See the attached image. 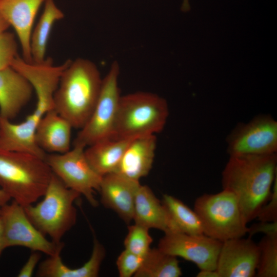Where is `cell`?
<instances>
[{"instance_id": "4dcf8cb0", "label": "cell", "mask_w": 277, "mask_h": 277, "mask_svg": "<svg viewBox=\"0 0 277 277\" xmlns=\"http://www.w3.org/2000/svg\"><path fill=\"white\" fill-rule=\"evenodd\" d=\"M259 232H263L265 235L277 234V222H260L248 227L247 233H249V237L251 238L253 234Z\"/></svg>"}, {"instance_id": "2e32d148", "label": "cell", "mask_w": 277, "mask_h": 277, "mask_svg": "<svg viewBox=\"0 0 277 277\" xmlns=\"http://www.w3.org/2000/svg\"><path fill=\"white\" fill-rule=\"evenodd\" d=\"M156 147L155 134L133 139L126 148L115 172L131 180L139 182L150 171Z\"/></svg>"}, {"instance_id": "4fadbf2b", "label": "cell", "mask_w": 277, "mask_h": 277, "mask_svg": "<svg viewBox=\"0 0 277 277\" xmlns=\"http://www.w3.org/2000/svg\"><path fill=\"white\" fill-rule=\"evenodd\" d=\"M46 0H0V14L14 29L18 38L22 58L32 63L30 39L34 19Z\"/></svg>"}, {"instance_id": "9a60e30c", "label": "cell", "mask_w": 277, "mask_h": 277, "mask_svg": "<svg viewBox=\"0 0 277 277\" xmlns=\"http://www.w3.org/2000/svg\"><path fill=\"white\" fill-rule=\"evenodd\" d=\"M33 88L12 67L0 70V117L11 120L32 97Z\"/></svg>"}, {"instance_id": "ba28073f", "label": "cell", "mask_w": 277, "mask_h": 277, "mask_svg": "<svg viewBox=\"0 0 277 277\" xmlns=\"http://www.w3.org/2000/svg\"><path fill=\"white\" fill-rule=\"evenodd\" d=\"M85 147L73 145L63 153L47 154L45 160L52 172L64 185L83 195L93 207L98 205L94 193L99 190L102 176L88 162Z\"/></svg>"}, {"instance_id": "5b68a950", "label": "cell", "mask_w": 277, "mask_h": 277, "mask_svg": "<svg viewBox=\"0 0 277 277\" xmlns=\"http://www.w3.org/2000/svg\"><path fill=\"white\" fill-rule=\"evenodd\" d=\"M80 195L67 187L53 173L43 199L35 205L31 204L24 208L36 228L59 243L76 223L77 211L74 202Z\"/></svg>"}, {"instance_id": "7402d4cb", "label": "cell", "mask_w": 277, "mask_h": 277, "mask_svg": "<svg viewBox=\"0 0 277 277\" xmlns=\"http://www.w3.org/2000/svg\"><path fill=\"white\" fill-rule=\"evenodd\" d=\"M35 132L22 124H14L0 117V150L31 154L45 159L47 153L37 145Z\"/></svg>"}, {"instance_id": "f1b7e54d", "label": "cell", "mask_w": 277, "mask_h": 277, "mask_svg": "<svg viewBox=\"0 0 277 277\" xmlns=\"http://www.w3.org/2000/svg\"><path fill=\"white\" fill-rule=\"evenodd\" d=\"M256 219L263 222H277V176L273 184L271 196L261 208Z\"/></svg>"}, {"instance_id": "277c9868", "label": "cell", "mask_w": 277, "mask_h": 277, "mask_svg": "<svg viewBox=\"0 0 277 277\" xmlns=\"http://www.w3.org/2000/svg\"><path fill=\"white\" fill-rule=\"evenodd\" d=\"M169 115L167 101L151 92L121 96L111 137L133 139L162 131Z\"/></svg>"}, {"instance_id": "30bf717a", "label": "cell", "mask_w": 277, "mask_h": 277, "mask_svg": "<svg viewBox=\"0 0 277 277\" xmlns=\"http://www.w3.org/2000/svg\"><path fill=\"white\" fill-rule=\"evenodd\" d=\"M230 156L276 153L277 122L269 114H259L240 123L226 137Z\"/></svg>"}, {"instance_id": "9c48e42d", "label": "cell", "mask_w": 277, "mask_h": 277, "mask_svg": "<svg viewBox=\"0 0 277 277\" xmlns=\"http://www.w3.org/2000/svg\"><path fill=\"white\" fill-rule=\"evenodd\" d=\"M3 228V248L21 246L48 256L61 253L64 247L47 240L29 220L24 208L14 201L8 203L0 212Z\"/></svg>"}, {"instance_id": "e575fe53", "label": "cell", "mask_w": 277, "mask_h": 277, "mask_svg": "<svg viewBox=\"0 0 277 277\" xmlns=\"http://www.w3.org/2000/svg\"><path fill=\"white\" fill-rule=\"evenodd\" d=\"M3 223L1 217L0 216V256L4 250L3 248Z\"/></svg>"}, {"instance_id": "8992f818", "label": "cell", "mask_w": 277, "mask_h": 277, "mask_svg": "<svg viewBox=\"0 0 277 277\" xmlns=\"http://www.w3.org/2000/svg\"><path fill=\"white\" fill-rule=\"evenodd\" d=\"M193 210L201 220L204 234L209 237L223 242L244 237L248 232L237 200L229 191L200 196Z\"/></svg>"}, {"instance_id": "7a4b0ae2", "label": "cell", "mask_w": 277, "mask_h": 277, "mask_svg": "<svg viewBox=\"0 0 277 277\" xmlns=\"http://www.w3.org/2000/svg\"><path fill=\"white\" fill-rule=\"evenodd\" d=\"M97 66L89 60L70 61L54 94V109L73 128L81 129L89 118L102 83Z\"/></svg>"}, {"instance_id": "836d02e7", "label": "cell", "mask_w": 277, "mask_h": 277, "mask_svg": "<svg viewBox=\"0 0 277 277\" xmlns=\"http://www.w3.org/2000/svg\"><path fill=\"white\" fill-rule=\"evenodd\" d=\"M9 27V24L0 14V32L6 31Z\"/></svg>"}, {"instance_id": "4316f807", "label": "cell", "mask_w": 277, "mask_h": 277, "mask_svg": "<svg viewBox=\"0 0 277 277\" xmlns=\"http://www.w3.org/2000/svg\"><path fill=\"white\" fill-rule=\"evenodd\" d=\"M15 36L6 31L0 32V70L10 67L17 56Z\"/></svg>"}, {"instance_id": "5bb4252c", "label": "cell", "mask_w": 277, "mask_h": 277, "mask_svg": "<svg viewBox=\"0 0 277 277\" xmlns=\"http://www.w3.org/2000/svg\"><path fill=\"white\" fill-rule=\"evenodd\" d=\"M140 184L115 172L106 174L102 176L98 190L101 202L128 224L133 220L135 194Z\"/></svg>"}, {"instance_id": "7c38bea8", "label": "cell", "mask_w": 277, "mask_h": 277, "mask_svg": "<svg viewBox=\"0 0 277 277\" xmlns=\"http://www.w3.org/2000/svg\"><path fill=\"white\" fill-rule=\"evenodd\" d=\"M259 257L257 244L250 237L222 242L216 270L220 277L255 276Z\"/></svg>"}, {"instance_id": "44dd1931", "label": "cell", "mask_w": 277, "mask_h": 277, "mask_svg": "<svg viewBox=\"0 0 277 277\" xmlns=\"http://www.w3.org/2000/svg\"><path fill=\"white\" fill-rule=\"evenodd\" d=\"M161 202L167 217V232H174L190 235L204 234L199 216L194 210L182 201L165 194L163 195Z\"/></svg>"}, {"instance_id": "d590c367", "label": "cell", "mask_w": 277, "mask_h": 277, "mask_svg": "<svg viewBox=\"0 0 277 277\" xmlns=\"http://www.w3.org/2000/svg\"><path fill=\"white\" fill-rule=\"evenodd\" d=\"M189 0H183L181 6V10L183 11L186 12L190 10Z\"/></svg>"}, {"instance_id": "83f0119b", "label": "cell", "mask_w": 277, "mask_h": 277, "mask_svg": "<svg viewBox=\"0 0 277 277\" xmlns=\"http://www.w3.org/2000/svg\"><path fill=\"white\" fill-rule=\"evenodd\" d=\"M145 256L135 254L125 249L116 262L120 277H130L134 275L141 266Z\"/></svg>"}, {"instance_id": "d6a6232c", "label": "cell", "mask_w": 277, "mask_h": 277, "mask_svg": "<svg viewBox=\"0 0 277 277\" xmlns=\"http://www.w3.org/2000/svg\"><path fill=\"white\" fill-rule=\"evenodd\" d=\"M11 199L10 197L1 188L0 189V212L2 207L9 203Z\"/></svg>"}, {"instance_id": "d6986e66", "label": "cell", "mask_w": 277, "mask_h": 277, "mask_svg": "<svg viewBox=\"0 0 277 277\" xmlns=\"http://www.w3.org/2000/svg\"><path fill=\"white\" fill-rule=\"evenodd\" d=\"M133 139L110 136L101 140L85 149L86 158L101 176L115 172L126 148Z\"/></svg>"}, {"instance_id": "f546056e", "label": "cell", "mask_w": 277, "mask_h": 277, "mask_svg": "<svg viewBox=\"0 0 277 277\" xmlns=\"http://www.w3.org/2000/svg\"><path fill=\"white\" fill-rule=\"evenodd\" d=\"M41 258V254L39 251H33L29 256L26 263L19 270L17 276L18 277H30L32 276L33 272Z\"/></svg>"}, {"instance_id": "ac0fdd59", "label": "cell", "mask_w": 277, "mask_h": 277, "mask_svg": "<svg viewBox=\"0 0 277 277\" xmlns=\"http://www.w3.org/2000/svg\"><path fill=\"white\" fill-rule=\"evenodd\" d=\"M61 253L48 256L38 265L36 276L39 277H96L98 275L106 251L96 239H94L89 260L81 267L72 269L64 264Z\"/></svg>"}, {"instance_id": "8fae6325", "label": "cell", "mask_w": 277, "mask_h": 277, "mask_svg": "<svg viewBox=\"0 0 277 277\" xmlns=\"http://www.w3.org/2000/svg\"><path fill=\"white\" fill-rule=\"evenodd\" d=\"M222 245V242L204 234L168 232L160 240L157 248L194 263L200 270H216Z\"/></svg>"}, {"instance_id": "1f68e13d", "label": "cell", "mask_w": 277, "mask_h": 277, "mask_svg": "<svg viewBox=\"0 0 277 277\" xmlns=\"http://www.w3.org/2000/svg\"><path fill=\"white\" fill-rule=\"evenodd\" d=\"M197 277H220L216 270H200L196 275Z\"/></svg>"}, {"instance_id": "603a6c76", "label": "cell", "mask_w": 277, "mask_h": 277, "mask_svg": "<svg viewBox=\"0 0 277 277\" xmlns=\"http://www.w3.org/2000/svg\"><path fill=\"white\" fill-rule=\"evenodd\" d=\"M43 13L32 31L30 50L32 62L39 63L45 60V53L50 34L54 23L63 19L64 14L54 0H46Z\"/></svg>"}, {"instance_id": "3957f363", "label": "cell", "mask_w": 277, "mask_h": 277, "mask_svg": "<svg viewBox=\"0 0 277 277\" xmlns=\"http://www.w3.org/2000/svg\"><path fill=\"white\" fill-rule=\"evenodd\" d=\"M52 174L44 159L29 153L0 150L1 189L23 207L43 196Z\"/></svg>"}, {"instance_id": "e0dca14e", "label": "cell", "mask_w": 277, "mask_h": 277, "mask_svg": "<svg viewBox=\"0 0 277 277\" xmlns=\"http://www.w3.org/2000/svg\"><path fill=\"white\" fill-rule=\"evenodd\" d=\"M72 128L69 122L53 108L38 122L35 133L36 142L46 153H65L70 149Z\"/></svg>"}, {"instance_id": "cb8c5ba5", "label": "cell", "mask_w": 277, "mask_h": 277, "mask_svg": "<svg viewBox=\"0 0 277 277\" xmlns=\"http://www.w3.org/2000/svg\"><path fill=\"white\" fill-rule=\"evenodd\" d=\"M177 257L159 248L150 249L134 275L135 277H179L182 272Z\"/></svg>"}, {"instance_id": "484cf974", "label": "cell", "mask_w": 277, "mask_h": 277, "mask_svg": "<svg viewBox=\"0 0 277 277\" xmlns=\"http://www.w3.org/2000/svg\"><path fill=\"white\" fill-rule=\"evenodd\" d=\"M128 230L124 243L125 249L135 254L145 256L153 241L149 233V229L135 223L129 226Z\"/></svg>"}, {"instance_id": "6da1fadb", "label": "cell", "mask_w": 277, "mask_h": 277, "mask_svg": "<svg viewBox=\"0 0 277 277\" xmlns=\"http://www.w3.org/2000/svg\"><path fill=\"white\" fill-rule=\"evenodd\" d=\"M276 176V153L229 156L222 172V188L235 196L247 224L269 200Z\"/></svg>"}, {"instance_id": "d4e9b609", "label": "cell", "mask_w": 277, "mask_h": 277, "mask_svg": "<svg viewBox=\"0 0 277 277\" xmlns=\"http://www.w3.org/2000/svg\"><path fill=\"white\" fill-rule=\"evenodd\" d=\"M259 257L255 276H277V234L265 235L258 244Z\"/></svg>"}, {"instance_id": "ffe728a7", "label": "cell", "mask_w": 277, "mask_h": 277, "mask_svg": "<svg viewBox=\"0 0 277 277\" xmlns=\"http://www.w3.org/2000/svg\"><path fill=\"white\" fill-rule=\"evenodd\" d=\"M133 220L148 229L155 228L168 231L166 212L161 202L151 189L140 184L136 190Z\"/></svg>"}, {"instance_id": "52a82bcc", "label": "cell", "mask_w": 277, "mask_h": 277, "mask_svg": "<svg viewBox=\"0 0 277 277\" xmlns=\"http://www.w3.org/2000/svg\"><path fill=\"white\" fill-rule=\"evenodd\" d=\"M120 66L114 61L103 78L100 92L93 110L73 141V145L85 148L111 136L121 97L118 80Z\"/></svg>"}]
</instances>
